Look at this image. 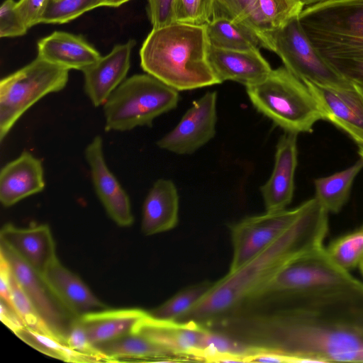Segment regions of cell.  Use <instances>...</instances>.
Returning <instances> with one entry per match:
<instances>
[{
    "label": "cell",
    "mask_w": 363,
    "mask_h": 363,
    "mask_svg": "<svg viewBox=\"0 0 363 363\" xmlns=\"http://www.w3.org/2000/svg\"><path fill=\"white\" fill-rule=\"evenodd\" d=\"M328 212L314 197L303 203L294 223L276 240L236 270L213 283L179 320L203 323L259 298L272 278L296 258L323 246Z\"/></svg>",
    "instance_id": "cell-2"
},
{
    "label": "cell",
    "mask_w": 363,
    "mask_h": 363,
    "mask_svg": "<svg viewBox=\"0 0 363 363\" xmlns=\"http://www.w3.org/2000/svg\"><path fill=\"white\" fill-rule=\"evenodd\" d=\"M179 194L171 179H159L144 201L141 230L152 235L173 229L179 218Z\"/></svg>",
    "instance_id": "cell-23"
},
{
    "label": "cell",
    "mask_w": 363,
    "mask_h": 363,
    "mask_svg": "<svg viewBox=\"0 0 363 363\" xmlns=\"http://www.w3.org/2000/svg\"><path fill=\"white\" fill-rule=\"evenodd\" d=\"M208 48L206 26L172 23L152 28L140 51V65L178 91L218 84Z\"/></svg>",
    "instance_id": "cell-3"
},
{
    "label": "cell",
    "mask_w": 363,
    "mask_h": 363,
    "mask_svg": "<svg viewBox=\"0 0 363 363\" xmlns=\"http://www.w3.org/2000/svg\"><path fill=\"white\" fill-rule=\"evenodd\" d=\"M212 284L205 281L189 286L147 312L159 320L178 321L204 296Z\"/></svg>",
    "instance_id": "cell-29"
},
{
    "label": "cell",
    "mask_w": 363,
    "mask_h": 363,
    "mask_svg": "<svg viewBox=\"0 0 363 363\" xmlns=\"http://www.w3.org/2000/svg\"><path fill=\"white\" fill-rule=\"evenodd\" d=\"M357 279L335 264L324 246L307 252L284 267L262 296L319 291L351 284Z\"/></svg>",
    "instance_id": "cell-9"
},
{
    "label": "cell",
    "mask_w": 363,
    "mask_h": 363,
    "mask_svg": "<svg viewBox=\"0 0 363 363\" xmlns=\"http://www.w3.org/2000/svg\"><path fill=\"white\" fill-rule=\"evenodd\" d=\"M246 91L254 108L285 132L311 133L323 119L309 88L285 67L272 69Z\"/></svg>",
    "instance_id": "cell-5"
},
{
    "label": "cell",
    "mask_w": 363,
    "mask_h": 363,
    "mask_svg": "<svg viewBox=\"0 0 363 363\" xmlns=\"http://www.w3.org/2000/svg\"><path fill=\"white\" fill-rule=\"evenodd\" d=\"M205 26L208 43L212 47L235 50L261 48L257 33L239 21L215 18Z\"/></svg>",
    "instance_id": "cell-27"
},
{
    "label": "cell",
    "mask_w": 363,
    "mask_h": 363,
    "mask_svg": "<svg viewBox=\"0 0 363 363\" xmlns=\"http://www.w3.org/2000/svg\"><path fill=\"white\" fill-rule=\"evenodd\" d=\"M316 100L323 120L344 130L363 148V88L352 83L340 87L304 82Z\"/></svg>",
    "instance_id": "cell-12"
},
{
    "label": "cell",
    "mask_w": 363,
    "mask_h": 363,
    "mask_svg": "<svg viewBox=\"0 0 363 363\" xmlns=\"http://www.w3.org/2000/svg\"><path fill=\"white\" fill-rule=\"evenodd\" d=\"M206 326L194 320H163L147 312L133 332L140 333L170 352L174 357L197 359Z\"/></svg>",
    "instance_id": "cell-17"
},
{
    "label": "cell",
    "mask_w": 363,
    "mask_h": 363,
    "mask_svg": "<svg viewBox=\"0 0 363 363\" xmlns=\"http://www.w3.org/2000/svg\"><path fill=\"white\" fill-rule=\"evenodd\" d=\"M302 210L303 203L293 209L246 217L231 225L233 253L229 272L236 270L276 240Z\"/></svg>",
    "instance_id": "cell-10"
},
{
    "label": "cell",
    "mask_w": 363,
    "mask_h": 363,
    "mask_svg": "<svg viewBox=\"0 0 363 363\" xmlns=\"http://www.w3.org/2000/svg\"><path fill=\"white\" fill-rule=\"evenodd\" d=\"M38 57L69 70L84 71L101 56L82 36L55 31L38 42Z\"/></svg>",
    "instance_id": "cell-22"
},
{
    "label": "cell",
    "mask_w": 363,
    "mask_h": 363,
    "mask_svg": "<svg viewBox=\"0 0 363 363\" xmlns=\"http://www.w3.org/2000/svg\"><path fill=\"white\" fill-rule=\"evenodd\" d=\"M359 271H360V273L362 275L363 277V259L361 261V262L359 263Z\"/></svg>",
    "instance_id": "cell-43"
},
{
    "label": "cell",
    "mask_w": 363,
    "mask_h": 363,
    "mask_svg": "<svg viewBox=\"0 0 363 363\" xmlns=\"http://www.w3.org/2000/svg\"><path fill=\"white\" fill-rule=\"evenodd\" d=\"M325 248L340 267L349 272L354 269L363 259V225L334 240Z\"/></svg>",
    "instance_id": "cell-31"
},
{
    "label": "cell",
    "mask_w": 363,
    "mask_h": 363,
    "mask_svg": "<svg viewBox=\"0 0 363 363\" xmlns=\"http://www.w3.org/2000/svg\"><path fill=\"white\" fill-rule=\"evenodd\" d=\"M130 0H104L102 6L118 7Z\"/></svg>",
    "instance_id": "cell-41"
},
{
    "label": "cell",
    "mask_w": 363,
    "mask_h": 363,
    "mask_svg": "<svg viewBox=\"0 0 363 363\" xmlns=\"http://www.w3.org/2000/svg\"><path fill=\"white\" fill-rule=\"evenodd\" d=\"M104 0H48L40 23H65L96 7Z\"/></svg>",
    "instance_id": "cell-32"
},
{
    "label": "cell",
    "mask_w": 363,
    "mask_h": 363,
    "mask_svg": "<svg viewBox=\"0 0 363 363\" xmlns=\"http://www.w3.org/2000/svg\"><path fill=\"white\" fill-rule=\"evenodd\" d=\"M40 275L57 302L73 318L108 308L78 275L66 268L58 258Z\"/></svg>",
    "instance_id": "cell-15"
},
{
    "label": "cell",
    "mask_w": 363,
    "mask_h": 363,
    "mask_svg": "<svg viewBox=\"0 0 363 363\" xmlns=\"http://www.w3.org/2000/svg\"><path fill=\"white\" fill-rule=\"evenodd\" d=\"M10 290L12 306L20 315L26 326L38 332L56 337L33 306L11 271Z\"/></svg>",
    "instance_id": "cell-33"
},
{
    "label": "cell",
    "mask_w": 363,
    "mask_h": 363,
    "mask_svg": "<svg viewBox=\"0 0 363 363\" xmlns=\"http://www.w3.org/2000/svg\"><path fill=\"white\" fill-rule=\"evenodd\" d=\"M95 191L110 218L118 225L128 227L134 221L130 199L108 167L104 155L103 141L95 136L85 149Z\"/></svg>",
    "instance_id": "cell-14"
},
{
    "label": "cell",
    "mask_w": 363,
    "mask_h": 363,
    "mask_svg": "<svg viewBox=\"0 0 363 363\" xmlns=\"http://www.w3.org/2000/svg\"><path fill=\"white\" fill-rule=\"evenodd\" d=\"M217 93L208 91L194 101L178 124L160 138L157 146L177 154L190 155L216 135Z\"/></svg>",
    "instance_id": "cell-11"
},
{
    "label": "cell",
    "mask_w": 363,
    "mask_h": 363,
    "mask_svg": "<svg viewBox=\"0 0 363 363\" xmlns=\"http://www.w3.org/2000/svg\"><path fill=\"white\" fill-rule=\"evenodd\" d=\"M1 321L14 334L26 326L16 311L4 301H0Z\"/></svg>",
    "instance_id": "cell-40"
},
{
    "label": "cell",
    "mask_w": 363,
    "mask_h": 363,
    "mask_svg": "<svg viewBox=\"0 0 363 363\" xmlns=\"http://www.w3.org/2000/svg\"><path fill=\"white\" fill-rule=\"evenodd\" d=\"M270 314L228 316L224 331L290 362H363V283L274 295Z\"/></svg>",
    "instance_id": "cell-1"
},
{
    "label": "cell",
    "mask_w": 363,
    "mask_h": 363,
    "mask_svg": "<svg viewBox=\"0 0 363 363\" xmlns=\"http://www.w3.org/2000/svg\"><path fill=\"white\" fill-rule=\"evenodd\" d=\"M297 135L285 132L277 144L272 174L260 187L267 212L284 210L291 202L298 162Z\"/></svg>",
    "instance_id": "cell-16"
},
{
    "label": "cell",
    "mask_w": 363,
    "mask_h": 363,
    "mask_svg": "<svg viewBox=\"0 0 363 363\" xmlns=\"http://www.w3.org/2000/svg\"><path fill=\"white\" fill-rule=\"evenodd\" d=\"M96 347L106 356L107 362L161 360L174 357L163 347L135 332Z\"/></svg>",
    "instance_id": "cell-26"
},
{
    "label": "cell",
    "mask_w": 363,
    "mask_h": 363,
    "mask_svg": "<svg viewBox=\"0 0 363 363\" xmlns=\"http://www.w3.org/2000/svg\"><path fill=\"white\" fill-rule=\"evenodd\" d=\"M0 242L40 274L57 258L55 240L47 224L19 228L6 223L0 231Z\"/></svg>",
    "instance_id": "cell-19"
},
{
    "label": "cell",
    "mask_w": 363,
    "mask_h": 363,
    "mask_svg": "<svg viewBox=\"0 0 363 363\" xmlns=\"http://www.w3.org/2000/svg\"><path fill=\"white\" fill-rule=\"evenodd\" d=\"M48 0H19L16 7L28 27L40 23V18Z\"/></svg>",
    "instance_id": "cell-39"
},
{
    "label": "cell",
    "mask_w": 363,
    "mask_h": 363,
    "mask_svg": "<svg viewBox=\"0 0 363 363\" xmlns=\"http://www.w3.org/2000/svg\"><path fill=\"white\" fill-rule=\"evenodd\" d=\"M69 69L39 57L0 82V140L18 120L45 96L63 89Z\"/></svg>",
    "instance_id": "cell-7"
},
{
    "label": "cell",
    "mask_w": 363,
    "mask_h": 363,
    "mask_svg": "<svg viewBox=\"0 0 363 363\" xmlns=\"http://www.w3.org/2000/svg\"><path fill=\"white\" fill-rule=\"evenodd\" d=\"M0 254L43 320L59 339L66 338L74 318L57 302L38 274L6 247L0 245Z\"/></svg>",
    "instance_id": "cell-13"
},
{
    "label": "cell",
    "mask_w": 363,
    "mask_h": 363,
    "mask_svg": "<svg viewBox=\"0 0 363 363\" xmlns=\"http://www.w3.org/2000/svg\"><path fill=\"white\" fill-rule=\"evenodd\" d=\"M66 343L74 351L92 358L95 362H107L106 356L93 345L79 318H74L69 330Z\"/></svg>",
    "instance_id": "cell-35"
},
{
    "label": "cell",
    "mask_w": 363,
    "mask_h": 363,
    "mask_svg": "<svg viewBox=\"0 0 363 363\" xmlns=\"http://www.w3.org/2000/svg\"><path fill=\"white\" fill-rule=\"evenodd\" d=\"M298 1H300L301 4H303V6H311V5H313V4H315L317 3H319V2H321V1H326V0H297Z\"/></svg>",
    "instance_id": "cell-42"
},
{
    "label": "cell",
    "mask_w": 363,
    "mask_h": 363,
    "mask_svg": "<svg viewBox=\"0 0 363 363\" xmlns=\"http://www.w3.org/2000/svg\"><path fill=\"white\" fill-rule=\"evenodd\" d=\"M15 335L29 346L50 357L69 362H96L92 358L71 349L65 342L53 335L26 326Z\"/></svg>",
    "instance_id": "cell-30"
},
{
    "label": "cell",
    "mask_w": 363,
    "mask_h": 363,
    "mask_svg": "<svg viewBox=\"0 0 363 363\" xmlns=\"http://www.w3.org/2000/svg\"><path fill=\"white\" fill-rule=\"evenodd\" d=\"M362 168L361 157L347 169L314 180L315 198L328 213H337L342 209L349 199L354 180Z\"/></svg>",
    "instance_id": "cell-28"
},
{
    "label": "cell",
    "mask_w": 363,
    "mask_h": 363,
    "mask_svg": "<svg viewBox=\"0 0 363 363\" xmlns=\"http://www.w3.org/2000/svg\"><path fill=\"white\" fill-rule=\"evenodd\" d=\"M258 37L261 48L275 52L284 67L302 82L333 87L350 84L318 53L306 35L298 16L282 28Z\"/></svg>",
    "instance_id": "cell-8"
},
{
    "label": "cell",
    "mask_w": 363,
    "mask_h": 363,
    "mask_svg": "<svg viewBox=\"0 0 363 363\" xmlns=\"http://www.w3.org/2000/svg\"><path fill=\"white\" fill-rule=\"evenodd\" d=\"M179 91L149 74L125 79L103 105L106 131L151 126L158 116L174 109Z\"/></svg>",
    "instance_id": "cell-6"
},
{
    "label": "cell",
    "mask_w": 363,
    "mask_h": 363,
    "mask_svg": "<svg viewBox=\"0 0 363 363\" xmlns=\"http://www.w3.org/2000/svg\"><path fill=\"white\" fill-rule=\"evenodd\" d=\"M208 59L220 83L230 80L246 87L259 82L272 70L259 50H227L209 45Z\"/></svg>",
    "instance_id": "cell-20"
},
{
    "label": "cell",
    "mask_w": 363,
    "mask_h": 363,
    "mask_svg": "<svg viewBox=\"0 0 363 363\" xmlns=\"http://www.w3.org/2000/svg\"><path fill=\"white\" fill-rule=\"evenodd\" d=\"M253 1L211 0L213 9V18H226L239 21L245 14Z\"/></svg>",
    "instance_id": "cell-37"
},
{
    "label": "cell",
    "mask_w": 363,
    "mask_h": 363,
    "mask_svg": "<svg viewBox=\"0 0 363 363\" xmlns=\"http://www.w3.org/2000/svg\"><path fill=\"white\" fill-rule=\"evenodd\" d=\"M40 160L24 151L4 166L0 172V201L9 207L45 188Z\"/></svg>",
    "instance_id": "cell-21"
},
{
    "label": "cell",
    "mask_w": 363,
    "mask_h": 363,
    "mask_svg": "<svg viewBox=\"0 0 363 363\" xmlns=\"http://www.w3.org/2000/svg\"><path fill=\"white\" fill-rule=\"evenodd\" d=\"M28 27L14 0H5L0 9V36L18 37L26 33Z\"/></svg>",
    "instance_id": "cell-36"
},
{
    "label": "cell",
    "mask_w": 363,
    "mask_h": 363,
    "mask_svg": "<svg viewBox=\"0 0 363 363\" xmlns=\"http://www.w3.org/2000/svg\"><path fill=\"white\" fill-rule=\"evenodd\" d=\"M359 154L363 158V150H359Z\"/></svg>",
    "instance_id": "cell-44"
},
{
    "label": "cell",
    "mask_w": 363,
    "mask_h": 363,
    "mask_svg": "<svg viewBox=\"0 0 363 363\" xmlns=\"http://www.w3.org/2000/svg\"><path fill=\"white\" fill-rule=\"evenodd\" d=\"M135 44V40H129L115 46L108 55L82 71L84 91L94 106H103L125 79Z\"/></svg>",
    "instance_id": "cell-18"
},
{
    "label": "cell",
    "mask_w": 363,
    "mask_h": 363,
    "mask_svg": "<svg viewBox=\"0 0 363 363\" xmlns=\"http://www.w3.org/2000/svg\"><path fill=\"white\" fill-rule=\"evenodd\" d=\"M211 0H174L173 23L205 26L213 18Z\"/></svg>",
    "instance_id": "cell-34"
},
{
    "label": "cell",
    "mask_w": 363,
    "mask_h": 363,
    "mask_svg": "<svg viewBox=\"0 0 363 363\" xmlns=\"http://www.w3.org/2000/svg\"><path fill=\"white\" fill-rule=\"evenodd\" d=\"M147 14L153 28L169 25L172 21L174 0H147Z\"/></svg>",
    "instance_id": "cell-38"
},
{
    "label": "cell",
    "mask_w": 363,
    "mask_h": 363,
    "mask_svg": "<svg viewBox=\"0 0 363 363\" xmlns=\"http://www.w3.org/2000/svg\"><path fill=\"white\" fill-rule=\"evenodd\" d=\"M300 24L321 57L363 88V0H326L303 9Z\"/></svg>",
    "instance_id": "cell-4"
},
{
    "label": "cell",
    "mask_w": 363,
    "mask_h": 363,
    "mask_svg": "<svg viewBox=\"0 0 363 363\" xmlns=\"http://www.w3.org/2000/svg\"><path fill=\"white\" fill-rule=\"evenodd\" d=\"M303 7L297 0H254L239 21L259 35L282 28L298 16Z\"/></svg>",
    "instance_id": "cell-25"
},
{
    "label": "cell",
    "mask_w": 363,
    "mask_h": 363,
    "mask_svg": "<svg viewBox=\"0 0 363 363\" xmlns=\"http://www.w3.org/2000/svg\"><path fill=\"white\" fill-rule=\"evenodd\" d=\"M147 314L140 308H110L86 313L79 318L90 342L98 345L130 333Z\"/></svg>",
    "instance_id": "cell-24"
}]
</instances>
